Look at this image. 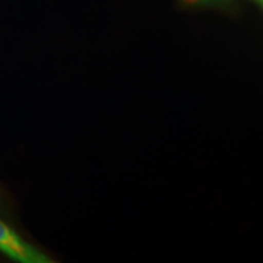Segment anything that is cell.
I'll return each mask as SVG.
<instances>
[{
    "label": "cell",
    "instance_id": "cell-3",
    "mask_svg": "<svg viewBox=\"0 0 263 263\" xmlns=\"http://www.w3.org/2000/svg\"><path fill=\"white\" fill-rule=\"evenodd\" d=\"M252 2H255L256 4H257L259 8H261L263 10V0H252Z\"/></svg>",
    "mask_w": 263,
    "mask_h": 263
},
{
    "label": "cell",
    "instance_id": "cell-2",
    "mask_svg": "<svg viewBox=\"0 0 263 263\" xmlns=\"http://www.w3.org/2000/svg\"><path fill=\"white\" fill-rule=\"evenodd\" d=\"M180 2L194 8L222 10V11H229L233 8V0H180Z\"/></svg>",
    "mask_w": 263,
    "mask_h": 263
},
{
    "label": "cell",
    "instance_id": "cell-1",
    "mask_svg": "<svg viewBox=\"0 0 263 263\" xmlns=\"http://www.w3.org/2000/svg\"><path fill=\"white\" fill-rule=\"evenodd\" d=\"M0 252L20 263H51L50 256L16 233L0 219Z\"/></svg>",
    "mask_w": 263,
    "mask_h": 263
}]
</instances>
